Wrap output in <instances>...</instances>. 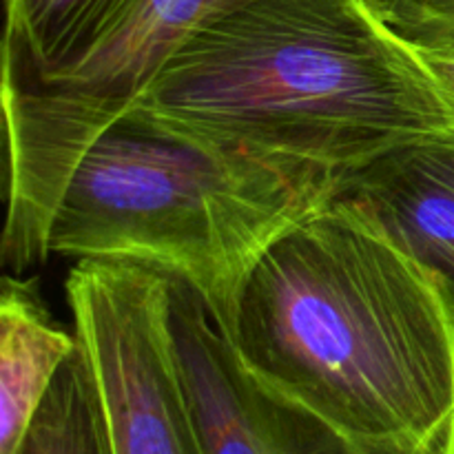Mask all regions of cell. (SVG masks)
<instances>
[{"instance_id":"cell-5","label":"cell","mask_w":454,"mask_h":454,"mask_svg":"<svg viewBox=\"0 0 454 454\" xmlns=\"http://www.w3.org/2000/svg\"><path fill=\"white\" fill-rule=\"evenodd\" d=\"M171 282L137 262L78 260L65 291L115 454H204L177 368Z\"/></svg>"},{"instance_id":"cell-2","label":"cell","mask_w":454,"mask_h":454,"mask_svg":"<svg viewBox=\"0 0 454 454\" xmlns=\"http://www.w3.org/2000/svg\"><path fill=\"white\" fill-rule=\"evenodd\" d=\"M129 106L341 177L399 146L454 145L434 75L366 0H253L182 44Z\"/></svg>"},{"instance_id":"cell-9","label":"cell","mask_w":454,"mask_h":454,"mask_svg":"<svg viewBox=\"0 0 454 454\" xmlns=\"http://www.w3.org/2000/svg\"><path fill=\"white\" fill-rule=\"evenodd\" d=\"M3 74L38 78L78 58L129 0H3Z\"/></svg>"},{"instance_id":"cell-11","label":"cell","mask_w":454,"mask_h":454,"mask_svg":"<svg viewBox=\"0 0 454 454\" xmlns=\"http://www.w3.org/2000/svg\"><path fill=\"white\" fill-rule=\"evenodd\" d=\"M366 4L412 49L454 53V0H366Z\"/></svg>"},{"instance_id":"cell-3","label":"cell","mask_w":454,"mask_h":454,"mask_svg":"<svg viewBox=\"0 0 454 454\" xmlns=\"http://www.w3.org/2000/svg\"><path fill=\"white\" fill-rule=\"evenodd\" d=\"M341 176L176 131L127 106L84 146L49 229V255L137 262L193 288L233 337L260 257L326 207Z\"/></svg>"},{"instance_id":"cell-4","label":"cell","mask_w":454,"mask_h":454,"mask_svg":"<svg viewBox=\"0 0 454 454\" xmlns=\"http://www.w3.org/2000/svg\"><path fill=\"white\" fill-rule=\"evenodd\" d=\"M253 0H129L67 65L38 75L3 74L7 222L3 262L13 273L49 257V229L84 146L122 114L193 35Z\"/></svg>"},{"instance_id":"cell-1","label":"cell","mask_w":454,"mask_h":454,"mask_svg":"<svg viewBox=\"0 0 454 454\" xmlns=\"http://www.w3.org/2000/svg\"><path fill=\"white\" fill-rule=\"evenodd\" d=\"M262 381L357 446L454 412V306L357 204L333 198L251 270L233 337Z\"/></svg>"},{"instance_id":"cell-12","label":"cell","mask_w":454,"mask_h":454,"mask_svg":"<svg viewBox=\"0 0 454 454\" xmlns=\"http://www.w3.org/2000/svg\"><path fill=\"white\" fill-rule=\"evenodd\" d=\"M359 448L362 454H454V412L421 437L388 439Z\"/></svg>"},{"instance_id":"cell-13","label":"cell","mask_w":454,"mask_h":454,"mask_svg":"<svg viewBox=\"0 0 454 454\" xmlns=\"http://www.w3.org/2000/svg\"><path fill=\"white\" fill-rule=\"evenodd\" d=\"M415 51L419 53L421 60H424L426 67L430 69V74L434 75L439 89H442L443 96L448 98V102H450L454 111V53L430 51V49H424V51L415 49Z\"/></svg>"},{"instance_id":"cell-7","label":"cell","mask_w":454,"mask_h":454,"mask_svg":"<svg viewBox=\"0 0 454 454\" xmlns=\"http://www.w3.org/2000/svg\"><path fill=\"white\" fill-rule=\"evenodd\" d=\"M337 200L375 217L454 306V145L417 142L346 173Z\"/></svg>"},{"instance_id":"cell-10","label":"cell","mask_w":454,"mask_h":454,"mask_svg":"<svg viewBox=\"0 0 454 454\" xmlns=\"http://www.w3.org/2000/svg\"><path fill=\"white\" fill-rule=\"evenodd\" d=\"M9 454H115L100 388L80 341Z\"/></svg>"},{"instance_id":"cell-6","label":"cell","mask_w":454,"mask_h":454,"mask_svg":"<svg viewBox=\"0 0 454 454\" xmlns=\"http://www.w3.org/2000/svg\"><path fill=\"white\" fill-rule=\"evenodd\" d=\"M168 322L204 454H362L328 421L262 381L180 279L171 282Z\"/></svg>"},{"instance_id":"cell-8","label":"cell","mask_w":454,"mask_h":454,"mask_svg":"<svg viewBox=\"0 0 454 454\" xmlns=\"http://www.w3.org/2000/svg\"><path fill=\"white\" fill-rule=\"evenodd\" d=\"M78 348L34 282L3 279L0 291V454H9L51 386L58 368Z\"/></svg>"}]
</instances>
